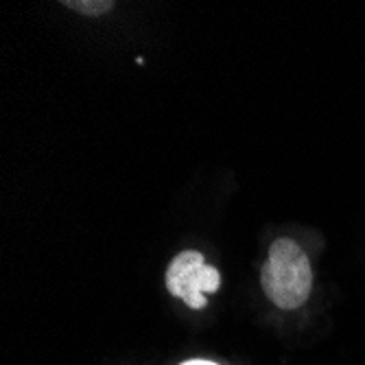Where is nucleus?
I'll return each mask as SVG.
<instances>
[{
	"label": "nucleus",
	"instance_id": "nucleus-1",
	"mask_svg": "<svg viewBox=\"0 0 365 365\" xmlns=\"http://www.w3.org/2000/svg\"><path fill=\"white\" fill-rule=\"evenodd\" d=\"M260 284L264 295L282 309H300L313 289L311 260L293 239H278L269 250V258L260 269Z\"/></svg>",
	"mask_w": 365,
	"mask_h": 365
},
{
	"label": "nucleus",
	"instance_id": "nucleus-2",
	"mask_svg": "<svg viewBox=\"0 0 365 365\" xmlns=\"http://www.w3.org/2000/svg\"><path fill=\"white\" fill-rule=\"evenodd\" d=\"M221 284V276L215 267L206 264L202 252L186 250L173 258L167 269V289L171 295L184 300L190 309H206V295L215 293Z\"/></svg>",
	"mask_w": 365,
	"mask_h": 365
},
{
	"label": "nucleus",
	"instance_id": "nucleus-3",
	"mask_svg": "<svg viewBox=\"0 0 365 365\" xmlns=\"http://www.w3.org/2000/svg\"><path fill=\"white\" fill-rule=\"evenodd\" d=\"M63 5L86 16H101L114 7V3H110V0H106V3H101V0H68V3H63Z\"/></svg>",
	"mask_w": 365,
	"mask_h": 365
},
{
	"label": "nucleus",
	"instance_id": "nucleus-4",
	"mask_svg": "<svg viewBox=\"0 0 365 365\" xmlns=\"http://www.w3.org/2000/svg\"><path fill=\"white\" fill-rule=\"evenodd\" d=\"M182 365H217V363L204 361V359H192V361H186V363H182Z\"/></svg>",
	"mask_w": 365,
	"mask_h": 365
}]
</instances>
